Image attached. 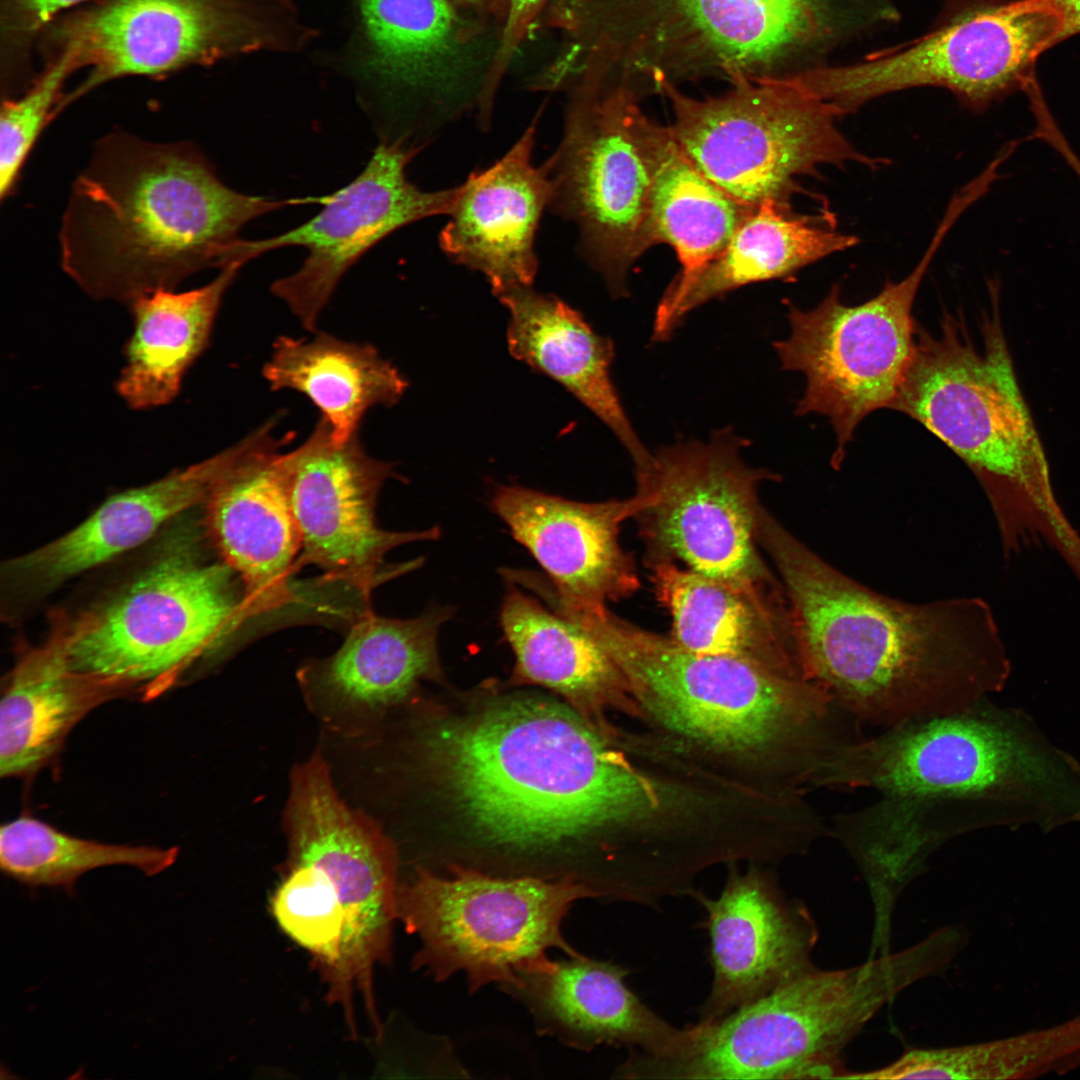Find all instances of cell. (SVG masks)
Segmentation results:
<instances>
[{
  "label": "cell",
  "instance_id": "cell-1",
  "mask_svg": "<svg viewBox=\"0 0 1080 1080\" xmlns=\"http://www.w3.org/2000/svg\"><path fill=\"white\" fill-rule=\"evenodd\" d=\"M758 541L775 565L803 678L856 722L882 728L965 710L999 691L1010 661L990 606L878 593L793 536L764 507Z\"/></svg>",
  "mask_w": 1080,
  "mask_h": 1080
},
{
  "label": "cell",
  "instance_id": "cell-2",
  "mask_svg": "<svg viewBox=\"0 0 1080 1080\" xmlns=\"http://www.w3.org/2000/svg\"><path fill=\"white\" fill-rule=\"evenodd\" d=\"M424 751L475 833L504 850L541 851L647 824L673 800L591 722L543 698H506L439 722Z\"/></svg>",
  "mask_w": 1080,
  "mask_h": 1080
},
{
  "label": "cell",
  "instance_id": "cell-3",
  "mask_svg": "<svg viewBox=\"0 0 1080 1080\" xmlns=\"http://www.w3.org/2000/svg\"><path fill=\"white\" fill-rule=\"evenodd\" d=\"M292 204L229 188L191 143L112 132L72 184L60 264L90 297L131 304L225 267L248 222Z\"/></svg>",
  "mask_w": 1080,
  "mask_h": 1080
},
{
  "label": "cell",
  "instance_id": "cell-4",
  "mask_svg": "<svg viewBox=\"0 0 1080 1080\" xmlns=\"http://www.w3.org/2000/svg\"><path fill=\"white\" fill-rule=\"evenodd\" d=\"M892 0H554L568 48L640 98L666 84L788 80L894 23Z\"/></svg>",
  "mask_w": 1080,
  "mask_h": 1080
},
{
  "label": "cell",
  "instance_id": "cell-5",
  "mask_svg": "<svg viewBox=\"0 0 1080 1080\" xmlns=\"http://www.w3.org/2000/svg\"><path fill=\"white\" fill-rule=\"evenodd\" d=\"M807 782L876 790L914 817L971 829H1051L1080 808V765L1024 714L984 701L842 739L814 763Z\"/></svg>",
  "mask_w": 1080,
  "mask_h": 1080
},
{
  "label": "cell",
  "instance_id": "cell-6",
  "mask_svg": "<svg viewBox=\"0 0 1080 1080\" xmlns=\"http://www.w3.org/2000/svg\"><path fill=\"white\" fill-rule=\"evenodd\" d=\"M977 347L945 314L933 336L916 325L911 362L891 409L922 424L973 472L994 513L1004 556L1045 544L1080 572V534L1053 491L1049 463L1014 371L998 301Z\"/></svg>",
  "mask_w": 1080,
  "mask_h": 1080
},
{
  "label": "cell",
  "instance_id": "cell-7",
  "mask_svg": "<svg viewBox=\"0 0 1080 1080\" xmlns=\"http://www.w3.org/2000/svg\"><path fill=\"white\" fill-rule=\"evenodd\" d=\"M563 614L604 648L656 720L705 748L772 760L802 782L823 750L845 735L846 714L808 681L689 651L606 606L572 604Z\"/></svg>",
  "mask_w": 1080,
  "mask_h": 1080
},
{
  "label": "cell",
  "instance_id": "cell-8",
  "mask_svg": "<svg viewBox=\"0 0 1080 1080\" xmlns=\"http://www.w3.org/2000/svg\"><path fill=\"white\" fill-rule=\"evenodd\" d=\"M225 562L172 541L121 592L76 620L66 641L75 669L153 698L215 649L249 613Z\"/></svg>",
  "mask_w": 1080,
  "mask_h": 1080
},
{
  "label": "cell",
  "instance_id": "cell-9",
  "mask_svg": "<svg viewBox=\"0 0 1080 1080\" xmlns=\"http://www.w3.org/2000/svg\"><path fill=\"white\" fill-rule=\"evenodd\" d=\"M584 898L597 897L570 876L499 877L453 867L445 877L421 868L399 885L397 907L398 919L420 941L413 967L435 981L464 972L476 992L514 984L519 973L549 963L552 948L580 955L564 938L562 922Z\"/></svg>",
  "mask_w": 1080,
  "mask_h": 1080
},
{
  "label": "cell",
  "instance_id": "cell-10",
  "mask_svg": "<svg viewBox=\"0 0 1080 1080\" xmlns=\"http://www.w3.org/2000/svg\"><path fill=\"white\" fill-rule=\"evenodd\" d=\"M732 86L697 99L666 83L660 94L671 103L668 127L685 154L741 203L790 205L797 178L823 165L887 163L858 150L839 130L835 110L794 80Z\"/></svg>",
  "mask_w": 1080,
  "mask_h": 1080
},
{
  "label": "cell",
  "instance_id": "cell-11",
  "mask_svg": "<svg viewBox=\"0 0 1080 1080\" xmlns=\"http://www.w3.org/2000/svg\"><path fill=\"white\" fill-rule=\"evenodd\" d=\"M1049 0H973L930 33L846 65L814 68L803 84L841 117L908 88L951 91L970 109L1024 90L1038 57L1061 42Z\"/></svg>",
  "mask_w": 1080,
  "mask_h": 1080
},
{
  "label": "cell",
  "instance_id": "cell-12",
  "mask_svg": "<svg viewBox=\"0 0 1080 1080\" xmlns=\"http://www.w3.org/2000/svg\"><path fill=\"white\" fill-rule=\"evenodd\" d=\"M777 475L752 469L740 457L739 439L721 431L706 443L681 442L659 449L636 471L649 501L635 517L647 562L671 561L731 584L769 604L788 600L759 553L757 489Z\"/></svg>",
  "mask_w": 1080,
  "mask_h": 1080
},
{
  "label": "cell",
  "instance_id": "cell-13",
  "mask_svg": "<svg viewBox=\"0 0 1080 1080\" xmlns=\"http://www.w3.org/2000/svg\"><path fill=\"white\" fill-rule=\"evenodd\" d=\"M966 202L951 199L929 246L915 268L898 282L855 306L842 302L834 285L813 309L788 306L790 335L774 344L785 370L806 378L797 415L827 416L836 434L834 461L844 456L859 423L871 412L890 408L915 347L912 309L918 288L941 243Z\"/></svg>",
  "mask_w": 1080,
  "mask_h": 1080
},
{
  "label": "cell",
  "instance_id": "cell-14",
  "mask_svg": "<svg viewBox=\"0 0 1080 1080\" xmlns=\"http://www.w3.org/2000/svg\"><path fill=\"white\" fill-rule=\"evenodd\" d=\"M282 0H94L54 19L37 47L87 74L57 115L124 77L161 78L282 41Z\"/></svg>",
  "mask_w": 1080,
  "mask_h": 1080
},
{
  "label": "cell",
  "instance_id": "cell-15",
  "mask_svg": "<svg viewBox=\"0 0 1080 1080\" xmlns=\"http://www.w3.org/2000/svg\"><path fill=\"white\" fill-rule=\"evenodd\" d=\"M569 91L560 143L541 166L549 207L576 225L582 254L622 296L629 269L655 245L650 171L631 121L640 99L615 83L581 81Z\"/></svg>",
  "mask_w": 1080,
  "mask_h": 1080
},
{
  "label": "cell",
  "instance_id": "cell-16",
  "mask_svg": "<svg viewBox=\"0 0 1080 1080\" xmlns=\"http://www.w3.org/2000/svg\"><path fill=\"white\" fill-rule=\"evenodd\" d=\"M290 854L320 865L331 879L344 913L340 961L327 986L356 1035V999L381 1034L374 997V969L391 959L398 919L397 856L391 842L370 820L336 793L328 768L314 756L293 775L287 807Z\"/></svg>",
  "mask_w": 1080,
  "mask_h": 1080
},
{
  "label": "cell",
  "instance_id": "cell-17",
  "mask_svg": "<svg viewBox=\"0 0 1080 1080\" xmlns=\"http://www.w3.org/2000/svg\"><path fill=\"white\" fill-rule=\"evenodd\" d=\"M421 149L401 140H384L350 183L329 195L297 199L298 204L323 206L309 221L270 238L239 239L229 262L243 266L277 248H306L301 267L275 281L271 290L305 329L314 331L341 277L366 251L399 228L451 212L458 186L424 191L406 176L408 163Z\"/></svg>",
  "mask_w": 1080,
  "mask_h": 1080
},
{
  "label": "cell",
  "instance_id": "cell-18",
  "mask_svg": "<svg viewBox=\"0 0 1080 1080\" xmlns=\"http://www.w3.org/2000/svg\"><path fill=\"white\" fill-rule=\"evenodd\" d=\"M290 495L301 537L300 564H313L329 580L344 581L364 594L393 576L419 567L416 559L384 567L386 554L400 545L436 540L439 527L387 531L377 525L381 487L394 465L369 456L358 434L339 443L321 417L310 436L287 453Z\"/></svg>",
  "mask_w": 1080,
  "mask_h": 1080
},
{
  "label": "cell",
  "instance_id": "cell-19",
  "mask_svg": "<svg viewBox=\"0 0 1080 1080\" xmlns=\"http://www.w3.org/2000/svg\"><path fill=\"white\" fill-rule=\"evenodd\" d=\"M273 426L269 422L236 444L204 502L209 538L239 577L249 613L292 599L289 578L302 546L287 453L279 452Z\"/></svg>",
  "mask_w": 1080,
  "mask_h": 1080
},
{
  "label": "cell",
  "instance_id": "cell-20",
  "mask_svg": "<svg viewBox=\"0 0 1080 1080\" xmlns=\"http://www.w3.org/2000/svg\"><path fill=\"white\" fill-rule=\"evenodd\" d=\"M694 898L706 911L713 970L699 1021L720 1019L813 967L815 924L767 873L731 871L717 898Z\"/></svg>",
  "mask_w": 1080,
  "mask_h": 1080
},
{
  "label": "cell",
  "instance_id": "cell-21",
  "mask_svg": "<svg viewBox=\"0 0 1080 1080\" xmlns=\"http://www.w3.org/2000/svg\"><path fill=\"white\" fill-rule=\"evenodd\" d=\"M649 501L637 489L627 499L586 503L522 486H500L492 510L538 562L560 593L593 605L631 596L640 587L631 555L619 542L621 525Z\"/></svg>",
  "mask_w": 1080,
  "mask_h": 1080
},
{
  "label": "cell",
  "instance_id": "cell-22",
  "mask_svg": "<svg viewBox=\"0 0 1080 1080\" xmlns=\"http://www.w3.org/2000/svg\"><path fill=\"white\" fill-rule=\"evenodd\" d=\"M629 971L583 954L550 960L502 987L532 1015L538 1031L580 1050L599 1045L629 1048L650 1060H671L688 1047L692 1025L665 1021L625 982Z\"/></svg>",
  "mask_w": 1080,
  "mask_h": 1080
},
{
  "label": "cell",
  "instance_id": "cell-23",
  "mask_svg": "<svg viewBox=\"0 0 1080 1080\" xmlns=\"http://www.w3.org/2000/svg\"><path fill=\"white\" fill-rule=\"evenodd\" d=\"M535 133L534 120L503 157L458 186L439 235L446 256L484 274L495 296L532 286L538 270L534 243L551 188L532 164Z\"/></svg>",
  "mask_w": 1080,
  "mask_h": 1080
},
{
  "label": "cell",
  "instance_id": "cell-24",
  "mask_svg": "<svg viewBox=\"0 0 1080 1080\" xmlns=\"http://www.w3.org/2000/svg\"><path fill=\"white\" fill-rule=\"evenodd\" d=\"M452 612L431 608L411 619L368 612L334 654L301 669L302 687L330 719L348 725L374 720L406 699L420 681L440 677L437 636Z\"/></svg>",
  "mask_w": 1080,
  "mask_h": 1080
},
{
  "label": "cell",
  "instance_id": "cell-25",
  "mask_svg": "<svg viewBox=\"0 0 1080 1080\" xmlns=\"http://www.w3.org/2000/svg\"><path fill=\"white\" fill-rule=\"evenodd\" d=\"M859 239L838 231L833 217L800 215L772 200L757 206L725 247L698 270L679 273L656 309L653 339L672 336L692 310L741 286L785 278Z\"/></svg>",
  "mask_w": 1080,
  "mask_h": 1080
},
{
  "label": "cell",
  "instance_id": "cell-26",
  "mask_svg": "<svg viewBox=\"0 0 1080 1080\" xmlns=\"http://www.w3.org/2000/svg\"><path fill=\"white\" fill-rule=\"evenodd\" d=\"M670 637L700 654L742 659L803 679L790 607L764 602L671 561L647 562Z\"/></svg>",
  "mask_w": 1080,
  "mask_h": 1080
},
{
  "label": "cell",
  "instance_id": "cell-27",
  "mask_svg": "<svg viewBox=\"0 0 1080 1080\" xmlns=\"http://www.w3.org/2000/svg\"><path fill=\"white\" fill-rule=\"evenodd\" d=\"M496 297L510 314L511 355L559 382L601 419L636 470L648 466L653 454L631 426L611 379L615 355L611 339L598 334L578 310L553 294L521 286Z\"/></svg>",
  "mask_w": 1080,
  "mask_h": 1080
},
{
  "label": "cell",
  "instance_id": "cell-28",
  "mask_svg": "<svg viewBox=\"0 0 1080 1080\" xmlns=\"http://www.w3.org/2000/svg\"><path fill=\"white\" fill-rule=\"evenodd\" d=\"M67 619L27 650L8 676L0 703V776H30L46 766L71 729L97 706L126 692L78 671L66 641Z\"/></svg>",
  "mask_w": 1080,
  "mask_h": 1080
},
{
  "label": "cell",
  "instance_id": "cell-29",
  "mask_svg": "<svg viewBox=\"0 0 1080 1080\" xmlns=\"http://www.w3.org/2000/svg\"><path fill=\"white\" fill-rule=\"evenodd\" d=\"M234 445L200 463L109 497L77 527L9 562L26 584L50 587L148 540L163 524L204 503Z\"/></svg>",
  "mask_w": 1080,
  "mask_h": 1080
},
{
  "label": "cell",
  "instance_id": "cell-30",
  "mask_svg": "<svg viewBox=\"0 0 1080 1080\" xmlns=\"http://www.w3.org/2000/svg\"><path fill=\"white\" fill-rule=\"evenodd\" d=\"M500 624L515 656L514 683L554 691L593 725L606 706L625 704L632 695L623 673L594 638L513 583L502 602Z\"/></svg>",
  "mask_w": 1080,
  "mask_h": 1080
},
{
  "label": "cell",
  "instance_id": "cell-31",
  "mask_svg": "<svg viewBox=\"0 0 1080 1080\" xmlns=\"http://www.w3.org/2000/svg\"><path fill=\"white\" fill-rule=\"evenodd\" d=\"M633 131L651 177L650 221L655 245L671 246L688 274L714 258L756 208L733 198L685 154L669 127L650 119L636 103Z\"/></svg>",
  "mask_w": 1080,
  "mask_h": 1080
},
{
  "label": "cell",
  "instance_id": "cell-32",
  "mask_svg": "<svg viewBox=\"0 0 1080 1080\" xmlns=\"http://www.w3.org/2000/svg\"><path fill=\"white\" fill-rule=\"evenodd\" d=\"M242 266L221 268L208 284L185 292L158 290L131 304L133 333L117 392L134 409L169 403L206 348L222 297Z\"/></svg>",
  "mask_w": 1080,
  "mask_h": 1080
},
{
  "label": "cell",
  "instance_id": "cell-33",
  "mask_svg": "<svg viewBox=\"0 0 1080 1080\" xmlns=\"http://www.w3.org/2000/svg\"><path fill=\"white\" fill-rule=\"evenodd\" d=\"M371 71L401 91L432 93L440 126L458 115L452 92L472 36L448 0H359Z\"/></svg>",
  "mask_w": 1080,
  "mask_h": 1080
},
{
  "label": "cell",
  "instance_id": "cell-34",
  "mask_svg": "<svg viewBox=\"0 0 1080 1080\" xmlns=\"http://www.w3.org/2000/svg\"><path fill=\"white\" fill-rule=\"evenodd\" d=\"M263 376L272 390L292 389L306 395L339 443L358 434L369 408L394 405L408 386L398 369L371 345L345 342L326 333L311 341L280 336Z\"/></svg>",
  "mask_w": 1080,
  "mask_h": 1080
},
{
  "label": "cell",
  "instance_id": "cell-35",
  "mask_svg": "<svg viewBox=\"0 0 1080 1080\" xmlns=\"http://www.w3.org/2000/svg\"><path fill=\"white\" fill-rule=\"evenodd\" d=\"M179 848L108 844L66 834L42 820L20 816L0 830V866L7 876L29 886L73 888L84 873L126 865L147 876L177 860Z\"/></svg>",
  "mask_w": 1080,
  "mask_h": 1080
},
{
  "label": "cell",
  "instance_id": "cell-36",
  "mask_svg": "<svg viewBox=\"0 0 1080 1080\" xmlns=\"http://www.w3.org/2000/svg\"><path fill=\"white\" fill-rule=\"evenodd\" d=\"M287 871L272 897L280 928L311 954L327 985L335 975L345 919L335 888L316 862L288 854Z\"/></svg>",
  "mask_w": 1080,
  "mask_h": 1080
},
{
  "label": "cell",
  "instance_id": "cell-37",
  "mask_svg": "<svg viewBox=\"0 0 1080 1080\" xmlns=\"http://www.w3.org/2000/svg\"><path fill=\"white\" fill-rule=\"evenodd\" d=\"M74 73L66 57L44 61L42 71L16 96L3 98L0 111V198L16 188L25 162L46 126L57 117L64 85Z\"/></svg>",
  "mask_w": 1080,
  "mask_h": 1080
},
{
  "label": "cell",
  "instance_id": "cell-38",
  "mask_svg": "<svg viewBox=\"0 0 1080 1080\" xmlns=\"http://www.w3.org/2000/svg\"><path fill=\"white\" fill-rule=\"evenodd\" d=\"M94 0H0L2 97L22 92L35 77L32 54L44 29L60 15Z\"/></svg>",
  "mask_w": 1080,
  "mask_h": 1080
},
{
  "label": "cell",
  "instance_id": "cell-39",
  "mask_svg": "<svg viewBox=\"0 0 1080 1080\" xmlns=\"http://www.w3.org/2000/svg\"><path fill=\"white\" fill-rule=\"evenodd\" d=\"M551 0H507L495 53L483 76L480 103L492 112L499 85L520 45Z\"/></svg>",
  "mask_w": 1080,
  "mask_h": 1080
},
{
  "label": "cell",
  "instance_id": "cell-40",
  "mask_svg": "<svg viewBox=\"0 0 1080 1080\" xmlns=\"http://www.w3.org/2000/svg\"><path fill=\"white\" fill-rule=\"evenodd\" d=\"M1061 21V41L1080 33V0H1049Z\"/></svg>",
  "mask_w": 1080,
  "mask_h": 1080
},
{
  "label": "cell",
  "instance_id": "cell-41",
  "mask_svg": "<svg viewBox=\"0 0 1080 1080\" xmlns=\"http://www.w3.org/2000/svg\"><path fill=\"white\" fill-rule=\"evenodd\" d=\"M464 16L494 15L503 21L507 0H448Z\"/></svg>",
  "mask_w": 1080,
  "mask_h": 1080
}]
</instances>
